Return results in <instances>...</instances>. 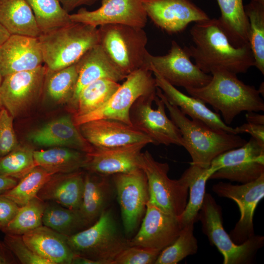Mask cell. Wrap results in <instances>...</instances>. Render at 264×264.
I'll list each match as a JSON object with an SVG mask.
<instances>
[{
    "label": "cell",
    "mask_w": 264,
    "mask_h": 264,
    "mask_svg": "<svg viewBox=\"0 0 264 264\" xmlns=\"http://www.w3.org/2000/svg\"><path fill=\"white\" fill-rule=\"evenodd\" d=\"M190 34L193 44L184 48L204 73L223 69L236 74L245 73L254 66L249 44L239 47L233 45L218 19L195 22Z\"/></svg>",
    "instance_id": "6da1fadb"
},
{
    "label": "cell",
    "mask_w": 264,
    "mask_h": 264,
    "mask_svg": "<svg viewBox=\"0 0 264 264\" xmlns=\"http://www.w3.org/2000/svg\"><path fill=\"white\" fill-rule=\"evenodd\" d=\"M211 75V79L206 85L185 89L190 96L211 105L216 112H221L226 125L229 126L242 111L264 110V102L259 90L244 83L237 74L218 69Z\"/></svg>",
    "instance_id": "7a4b0ae2"
},
{
    "label": "cell",
    "mask_w": 264,
    "mask_h": 264,
    "mask_svg": "<svg viewBox=\"0 0 264 264\" xmlns=\"http://www.w3.org/2000/svg\"><path fill=\"white\" fill-rule=\"evenodd\" d=\"M156 95L163 100L171 119L179 129L183 147L191 157V164L208 168L220 154L242 146L247 142L238 134L213 128L198 120L189 119L176 106L168 101L158 88Z\"/></svg>",
    "instance_id": "3957f363"
},
{
    "label": "cell",
    "mask_w": 264,
    "mask_h": 264,
    "mask_svg": "<svg viewBox=\"0 0 264 264\" xmlns=\"http://www.w3.org/2000/svg\"><path fill=\"white\" fill-rule=\"evenodd\" d=\"M44 63L52 70L75 64L89 49L99 44L97 27L72 22L38 37Z\"/></svg>",
    "instance_id": "277c9868"
},
{
    "label": "cell",
    "mask_w": 264,
    "mask_h": 264,
    "mask_svg": "<svg viewBox=\"0 0 264 264\" xmlns=\"http://www.w3.org/2000/svg\"><path fill=\"white\" fill-rule=\"evenodd\" d=\"M67 240L75 255L98 264H112L115 258L129 246V239L121 232L112 211L109 208L95 222L67 237Z\"/></svg>",
    "instance_id": "5b68a950"
},
{
    "label": "cell",
    "mask_w": 264,
    "mask_h": 264,
    "mask_svg": "<svg viewBox=\"0 0 264 264\" xmlns=\"http://www.w3.org/2000/svg\"><path fill=\"white\" fill-rule=\"evenodd\" d=\"M221 211L213 196L206 193L198 216L202 232L222 255L223 264H251L264 244V236L255 235L242 244L235 243L223 227Z\"/></svg>",
    "instance_id": "8992f818"
},
{
    "label": "cell",
    "mask_w": 264,
    "mask_h": 264,
    "mask_svg": "<svg viewBox=\"0 0 264 264\" xmlns=\"http://www.w3.org/2000/svg\"><path fill=\"white\" fill-rule=\"evenodd\" d=\"M98 29L99 44L122 73L127 76L140 68H148V37L143 28L107 24Z\"/></svg>",
    "instance_id": "52a82bcc"
},
{
    "label": "cell",
    "mask_w": 264,
    "mask_h": 264,
    "mask_svg": "<svg viewBox=\"0 0 264 264\" xmlns=\"http://www.w3.org/2000/svg\"><path fill=\"white\" fill-rule=\"evenodd\" d=\"M157 86L150 69L141 68L129 74L108 102L101 108L88 114L73 117L75 124L80 125L99 119H110L131 125V109L139 97L154 96Z\"/></svg>",
    "instance_id": "ba28073f"
},
{
    "label": "cell",
    "mask_w": 264,
    "mask_h": 264,
    "mask_svg": "<svg viewBox=\"0 0 264 264\" xmlns=\"http://www.w3.org/2000/svg\"><path fill=\"white\" fill-rule=\"evenodd\" d=\"M140 165L147 178L149 201L162 210L179 217L188 199L185 177L182 175L178 179L170 178L168 164L156 161L148 151L141 153Z\"/></svg>",
    "instance_id": "9c48e42d"
},
{
    "label": "cell",
    "mask_w": 264,
    "mask_h": 264,
    "mask_svg": "<svg viewBox=\"0 0 264 264\" xmlns=\"http://www.w3.org/2000/svg\"><path fill=\"white\" fill-rule=\"evenodd\" d=\"M163 100L156 94L143 96L132 106L130 117L132 125L146 134L155 145H176L183 147L178 128L166 113Z\"/></svg>",
    "instance_id": "30bf717a"
},
{
    "label": "cell",
    "mask_w": 264,
    "mask_h": 264,
    "mask_svg": "<svg viewBox=\"0 0 264 264\" xmlns=\"http://www.w3.org/2000/svg\"><path fill=\"white\" fill-rule=\"evenodd\" d=\"M210 166L218 170L210 179H225L241 184L252 181L264 174V146L251 137L242 146L219 155Z\"/></svg>",
    "instance_id": "8fae6325"
},
{
    "label": "cell",
    "mask_w": 264,
    "mask_h": 264,
    "mask_svg": "<svg viewBox=\"0 0 264 264\" xmlns=\"http://www.w3.org/2000/svg\"><path fill=\"white\" fill-rule=\"evenodd\" d=\"M112 180L121 210L125 235L138 228L149 200L146 176L141 169L112 175Z\"/></svg>",
    "instance_id": "7c38bea8"
},
{
    "label": "cell",
    "mask_w": 264,
    "mask_h": 264,
    "mask_svg": "<svg viewBox=\"0 0 264 264\" xmlns=\"http://www.w3.org/2000/svg\"><path fill=\"white\" fill-rule=\"evenodd\" d=\"M212 189L218 196L229 198L238 206L240 218L229 234L233 242L242 244L255 235L253 218L258 203L264 197V174L255 180L239 185L220 181L213 185Z\"/></svg>",
    "instance_id": "4fadbf2b"
},
{
    "label": "cell",
    "mask_w": 264,
    "mask_h": 264,
    "mask_svg": "<svg viewBox=\"0 0 264 264\" xmlns=\"http://www.w3.org/2000/svg\"><path fill=\"white\" fill-rule=\"evenodd\" d=\"M185 49L173 41L168 52L164 55L146 56L147 66L157 72L174 86L197 88L207 84L211 75L201 70L192 62Z\"/></svg>",
    "instance_id": "5bb4252c"
},
{
    "label": "cell",
    "mask_w": 264,
    "mask_h": 264,
    "mask_svg": "<svg viewBox=\"0 0 264 264\" xmlns=\"http://www.w3.org/2000/svg\"><path fill=\"white\" fill-rule=\"evenodd\" d=\"M47 67L16 72L3 77L0 104L14 118L28 110L43 95Z\"/></svg>",
    "instance_id": "9a60e30c"
},
{
    "label": "cell",
    "mask_w": 264,
    "mask_h": 264,
    "mask_svg": "<svg viewBox=\"0 0 264 264\" xmlns=\"http://www.w3.org/2000/svg\"><path fill=\"white\" fill-rule=\"evenodd\" d=\"M69 16L73 22L95 27L123 24L143 28L148 18L142 0H102L101 6L96 10L82 8Z\"/></svg>",
    "instance_id": "2e32d148"
},
{
    "label": "cell",
    "mask_w": 264,
    "mask_h": 264,
    "mask_svg": "<svg viewBox=\"0 0 264 264\" xmlns=\"http://www.w3.org/2000/svg\"><path fill=\"white\" fill-rule=\"evenodd\" d=\"M183 226L179 217L162 210L149 200L138 231L129 239V246L161 251L176 239Z\"/></svg>",
    "instance_id": "e0dca14e"
},
{
    "label": "cell",
    "mask_w": 264,
    "mask_h": 264,
    "mask_svg": "<svg viewBox=\"0 0 264 264\" xmlns=\"http://www.w3.org/2000/svg\"><path fill=\"white\" fill-rule=\"evenodd\" d=\"M85 140L93 147L110 149L135 144H153L152 140L133 126L110 119H99L78 126Z\"/></svg>",
    "instance_id": "ac0fdd59"
},
{
    "label": "cell",
    "mask_w": 264,
    "mask_h": 264,
    "mask_svg": "<svg viewBox=\"0 0 264 264\" xmlns=\"http://www.w3.org/2000/svg\"><path fill=\"white\" fill-rule=\"evenodd\" d=\"M147 16L159 28L173 34L181 32L192 22L210 19L189 0H144Z\"/></svg>",
    "instance_id": "d6986e66"
},
{
    "label": "cell",
    "mask_w": 264,
    "mask_h": 264,
    "mask_svg": "<svg viewBox=\"0 0 264 264\" xmlns=\"http://www.w3.org/2000/svg\"><path fill=\"white\" fill-rule=\"evenodd\" d=\"M43 63L38 38L11 35L0 46V72L3 77L34 69Z\"/></svg>",
    "instance_id": "ffe728a7"
},
{
    "label": "cell",
    "mask_w": 264,
    "mask_h": 264,
    "mask_svg": "<svg viewBox=\"0 0 264 264\" xmlns=\"http://www.w3.org/2000/svg\"><path fill=\"white\" fill-rule=\"evenodd\" d=\"M146 145L140 143L110 149L92 147V151L87 153L83 169L107 176L140 169L141 151Z\"/></svg>",
    "instance_id": "44dd1931"
},
{
    "label": "cell",
    "mask_w": 264,
    "mask_h": 264,
    "mask_svg": "<svg viewBox=\"0 0 264 264\" xmlns=\"http://www.w3.org/2000/svg\"><path fill=\"white\" fill-rule=\"evenodd\" d=\"M27 139L42 147H65L87 153L92 150L70 115L52 120L34 130L29 133Z\"/></svg>",
    "instance_id": "7402d4cb"
},
{
    "label": "cell",
    "mask_w": 264,
    "mask_h": 264,
    "mask_svg": "<svg viewBox=\"0 0 264 264\" xmlns=\"http://www.w3.org/2000/svg\"><path fill=\"white\" fill-rule=\"evenodd\" d=\"M78 71L76 86L70 104L74 110L81 90L91 83L101 79L118 82L127 77L112 63L98 44L87 51L75 63Z\"/></svg>",
    "instance_id": "603a6c76"
},
{
    "label": "cell",
    "mask_w": 264,
    "mask_h": 264,
    "mask_svg": "<svg viewBox=\"0 0 264 264\" xmlns=\"http://www.w3.org/2000/svg\"><path fill=\"white\" fill-rule=\"evenodd\" d=\"M156 85L163 93L168 101L176 106L185 115L200 121L218 130L234 134V128L226 125L220 114L210 110L200 99L182 93L170 84L157 72L151 71Z\"/></svg>",
    "instance_id": "cb8c5ba5"
},
{
    "label": "cell",
    "mask_w": 264,
    "mask_h": 264,
    "mask_svg": "<svg viewBox=\"0 0 264 264\" xmlns=\"http://www.w3.org/2000/svg\"><path fill=\"white\" fill-rule=\"evenodd\" d=\"M28 246L50 264H72L75 256L67 236L42 225L22 235Z\"/></svg>",
    "instance_id": "d4e9b609"
},
{
    "label": "cell",
    "mask_w": 264,
    "mask_h": 264,
    "mask_svg": "<svg viewBox=\"0 0 264 264\" xmlns=\"http://www.w3.org/2000/svg\"><path fill=\"white\" fill-rule=\"evenodd\" d=\"M85 173L80 170L52 175L37 197L72 209H79L82 200Z\"/></svg>",
    "instance_id": "484cf974"
},
{
    "label": "cell",
    "mask_w": 264,
    "mask_h": 264,
    "mask_svg": "<svg viewBox=\"0 0 264 264\" xmlns=\"http://www.w3.org/2000/svg\"><path fill=\"white\" fill-rule=\"evenodd\" d=\"M113 187L110 176L88 171L85 173L83 198L79 210L90 225L108 208Z\"/></svg>",
    "instance_id": "4316f807"
},
{
    "label": "cell",
    "mask_w": 264,
    "mask_h": 264,
    "mask_svg": "<svg viewBox=\"0 0 264 264\" xmlns=\"http://www.w3.org/2000/svg\"><path fill=\"white\" fill-rule=\"evenodd\" d=\"M0 23L11 35L38 38L41 34L26 0H0Z\"/></svg>",
    "instance_id": "83f0119b"
},
{
    "label": "cell",
    "mask_w": 264,
    "mask_h": 264,
    "mask_svg": "<svg viewBox=\"0 0 264 264\" xmlns=\"http://www.w3.org/2000/svg\"><path fill=\"white\" fill-rule=\"evenodd\" d=\"M36 166L44 169L52 174L74 172L84 168L87 153L65 147L34 151Z\"/></svg>",
    "instance_id": "f1b7e54d"
},
{
    "label": "cell",
    "mask_w": 264,
    "mask_h": 264,
    "mask_svg": "<svg viewBox=\"0 0 264 264\" xmlns=\"http://www.w3.org/2000/svg\"><path fill=\"white\" fill-rule=\"evenodd\" d=\"M220 24L231 44L239 47L248 44L249 22L242 0H217Z\"/></svg>",
    "instance_id": "f546056e"
},
{
    "label": "cell",
    "mask_w": 264,
    "mask_h": 264,
    "mask_svg": "<svg viewBox=\"0 0 264 264\" xmlns=\"http://www.w3.org/2000/svg\"><path fill=\"white\" fill-rule=\"evenodd\" d=\"M217 170L211 166L203 168L191 164L182 174L187 180L189 187L188 202L184 210L179 217L184 225L195 223L198 220V213L206 194V182Z\"/></svg>",
    "instance_id": "4dcf8cb0"
},
{
    "label": "cell",
    "mask_w": 264,
    "mask_h": 264,
    "mask_svg": "<svg viewBox=\"0 0 264 264\" xmlns=\"http://www.w3.org/2000/svg\"><path fill=\"white\" fill-rule=\"evenodd\" d=\"M43 225L67 237L90 226L79 210L72 209L52 201L45 202Z\"/></svg>",
    "instance_id": "1f68e13d"
},
{
    "label": "cell",
    "mask_w": 264,
    "mask_h": 264,
    "mask_svg": "<svg viewBox=\"0 0 264 264\" xmlns=\"http://www.w3.org/2000/svg\"><path fill=\"white\" fill-rule=\"evenodd\" d=\"M77 78L76 64L57 70L47 68L43 95L56 103H69L74 94Z\"/></svg>",
    "instance_id": "d6a6232c"
},
{
    "label": "cell",
    "mask_w": 264,
    "mask_h": 264,
    "mask_svg": "<svg viewBox=\"0 0 264 264\" xmlns=\"http://www.w3.org/2000/svg\"><path fill=\"white\" fill-rule=\"evenodd\" d=\"M120 85L116 81L101 79L85 87L78 97L73 117L85 115L104 106Z\"/></svg>",
    "instance_id": "836d02e7"
},
{
    "label": "cell",
    "mask_w": 264,
    "mask_h": 264,
    "mask_svg": "<svg viewBox=\"0 0 264 264\" xmlns=\"http://www.w3.org/2000/svg\"><path fill=\"white\" fill-rule=\"evenodd\" d=\"M244 9L249 22L248 43L254 59V66L264 75V4L251 1Z\"/></svg>",
    "instance_id": "e575fe53"
},
{
    "label": "cell",
    "mask_w": 264,
    "mask_h": 264,
    "mask_svg": "<svg viewBox=\"0 0 264 264\" xmlns=\"http://www.w3.org/2000/svg\"><path fill=\"white\" fill-rule=\"evenodd\" d=\"M31 7L41 33L72 23L70 14L60 0H26Z\"/></svg>",
    "instance_id": "d590c367"
},
{
    "label": "cell",
    "mask_w": 264,
    "mask_h": 264,
    "mask_svg": "<svg viewBox=\"0 0 264 264\" xmlns=\"http://www.w3.org/2000/svg\"><path fill=\"white\" fill-rule=\"evenodd\" d=\"M52 175L42 167L36 166L20 179L13 188L1 195L21 206L37 197L40 190Z\"/></svg>",
    "instance_id": "8d00e7d4"
},
{
    "label": "cell",
    "mask_w": 264,
    "mask_h": 264,
    "mask_svg": "<svg viewBox=\"0 0 264 264\" xmlns=\"http://www.w3.org/2000/svg\"><path fill=\"white\" fill-rule=\"evenodd\" d=\"M194 224L191 222L184 225L176 239L160 252L155 264H176L197 253L198 245L194 234Z\"/></svg>",
    "instance_id": "74e56055"
},
{
    "label": "cell",
    "mask_w": 264,
    "mask_h": 264,
    "mask_svg": "<svg viewBox=\"0 0 264 264\" xmlns=\"http://www.w3.org/2000/svg\"><path fill=\"white\" fill-rule=\"evenodd\" d=\"M44 206L45 202L37 197L20 206L14 218L2 231L22 235L42 225Z\"/></svg>",
    "instance_id": "f35d334b"
},
{
    "label": "cell",
    "mask_w": 264,
    "mask_h": 264,
    "mask_svg": "<svg viewBox=\"0 0 264 264\" xmlns=\"http://www.w3.org/2000/svg\"><path fill=\"white\" fill-rule=\"evenodd\" d=\"M34 151L20 145L5 155L0 157V176L19 180L35 166Z\"/></svg>",
    "instance_id": "ab89813d"
},
{
    "label": "cell",
    "mask_w": 264,
    "mask_h": 264,
    "mask_svg": "<svg viewBox=\"0 0 264 264\" xmlns=\"http://www.w3.org/2000/svg\"><path fill=\"white\" fill-rule=\"evenodd\" d=\"M3 242L14 256L23 264H50L34 253L20 235L5 233Z\"/></svg>",
    "instance_id": "60d3db41"
},
{
    "label": "cell",
    "mask_w": 264,
    "mask_h": 264,
    "mask_svg": "<svg viewBox=\"0 0 264 264\" xmlns=\"http://www.w3.org/2000/svg\"><path fill=\"white\" fill-rule=\"evenodd\" d=\"M161 251L137 246H129L114 260L112 264H153Z\"/></svg>",
    "instance_id": "b9f144b4"
},
{
    "label": "cell",
    "mask_w": 264,
    "mask_h": 264,
    "mask_svg": "<svg viewBox=\"0 0 264 264\" xmlns=\"http://www.w3.org/2000/svg\"><path fill=\"white\" fill-rule=\"evenodd\" d=\"M13 120L14 118L5 109L0 110V157L19 146Z\"/></svg>",
    "instance_id": "7bdbcfd3"
},
{
    "label": "cell",
    "mask_w": 264,
    "mask_h": 264,
    "mask_svg": "<svg viewBox=\"0 0 264 264\" xmlns=\"http://www.w3.org/2000/svg\"><path fill=\"white\" fill-rule=\"evenodd\" d=\"M19 207L15 202L0 194V230L2 231L10 222Z\"/></svg>",
    "instance_id": "ee69618b"
},
{
    "label": "cell",
    "mask_w": 264,
    "mask_h": 264,
    "mask_svg": "<svg viewBox=\"0 0 264 264\" xmlns=\"http://www.w3.org/2000/svg\"><path fill=\"white\" fill-rule=\"evenodd\" d=\"M235 134L247 133L251 135L259 144L264 146V125L249 122L234 128Z\"/></svg>",
    "instance_id": "f6af8a7d"
},
{
    "label": "cell",
    "mask_w": 264,
    "mask_h": 264,
    "mask_svg": "<svg viewBox=\"0 0 264 264\" xmlns=\"http://www.w3.org/2000/svg\"><path fill=\"white\" fill-rule=\"evenodd\" d=\"M98 0H60L64 9L67 13L73 11L75 8L83 5H91Z\"/></svg>",
    "instance_id": "bcb514c9"
},
{
    "label": "cell",
    "mask_w": 264,
    "mask_h": 264,
    "mask_svg": "<svg viewBox=\"0 0 264 264\" xmlns=\"http://www.w3.org/2000/svg\"><path fill=\"white\" fill-rule=\"evenodd\" d=\"M14 257L3 242H0V264H15L16 261Z\"/></svg>",
    "instance_id": "7dc6e473"
},
{
    "label": "cell",
    "mask_w": 264,
    "mask_h": 264,
    "mask_svg": "<svg viewBox=\"0 0 264 264\" xmlns=\"http://www.w3.org/2000/svg\"><path fill=\"white\" fill-rule=\"evenodd\" d=\"M18 180L11 177L0 176V194L13 188Z\"/></svg>",
    "instance_id": "c3c4849f"
},
{
    "label": "cell",
    "mask_w": 264,
    "mask_h": 264,
    "mask_svg": "<svg viewBox=\"0 0 264 264\" xmlns=\"http://www.w3.org/2000/svg\"><path fill=\"white\" fill-rule=\"evenodd\" d=\"M257 112L249 111L245 114V118L247 122L264 125V115Z\"/></svg>",
    "instance_id": "681fc988"
},
{
    "label": "cell",
    "mask_w": 264,
    "mask_h": 264,
    "mask_svg": "<svg viewBox=\"0 0 264 264\" xmlns=\"http://www.w3.org/2000/svg\"><path fill=\"white\" fill-rule=\"evenodd\" d=\"M10 35L9 32L0 23V46Z\"/></svg>",
    "instance_id": "f907efd6"
},
{
    "label": "cell",
    "mask_w": 264,
    "mask_h": 264,
    "mask_svg": "<svg viewBox=\"0 0 264 264\" xmlns=\"http://www.w3.org/2000/svg\"><path fill=\"white\" fill-rule=\"evenodd\" d=\"M251 1L264 4V0H251Z\"/></svg>",
    "instance_id": "816d5d0a"
},
{
    "label": "cell",
    "mask_w": 264,
    "mask_h": 264,
    "mask_svg": "<svg viewBox=\"0 0 264 264\" xmlns=\"http://www.w3.org/2000/svg\"><path fill=\"white\" fill-rule=\"evenodd\" d=\"M3 77H2L0 72V87L1 86V83L2 82V80H3Z\"/></svg>",
    "instance_id": "f5cc1de1"
},
{
    "label": "cell",
    "mask_w": 264,
    "mask_h": 264,
    "mask_svg": "<svg viewBox=\"0 0 264 264\" xmlns=\"http://www.w3.org/2000/svg\"><path fill=\"white\" fill-rule=\"evenodd\" d=\"M3 108L2 107L1 105H0V110L2 109Z\"/></svg>",
    "instance_id": "db71d44e"
},
{
    "label": "cell",
    "mask_w": 264,
    "mask_h": 264,
    "mask_svg": "<svg viewBox=\"0 0 264 264\" xmlns=\"http://www.w3.org/2000/svg\"></svg>",
    "instance_id": "11a10c76"
}]
</instances>
